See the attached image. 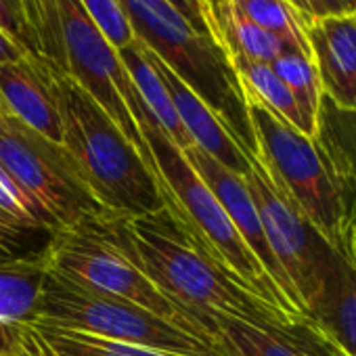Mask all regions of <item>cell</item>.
<instances>
[{"instance_id":"cell-30","label":"cell","mask_w":356,"mask_h":356,"mask_svg":"<svg viewBox=\"0 0 356 356\" xmlns=\"http://www.w3.org/2000/svg\"><path fill=\"white\" fill-rule=\"evenodd\" d=\"M24 59H32V57L19 44H15L5 32H0V63H15Z\"/></svg>"},{"instance_id":"cell-24","label":"cell","mask_w":356,"mask_h":356,"mask_svg":"<svg viewBox=\"0 0 356 356\" xmlns=\"http://www.w3.org/2000/svg\"><path fill=\"white\" fill-rule=\"evenodd\" d=\"M57 231L30 229L0 212V260L42 256Z\"/></svg>"},{"instance_id":"cell-22","label":"cell","mask_w":356,"mask_h":356,"mask_svg":"<svg viewBox=\"0 0 356 356\" xmlns=\"http://www.w3.org/2000/svg\"><path fill=\"white\" fill-rule=\"evenodd\" d=\"M233 3L264 32L310 57V47L306 38L308 26L287 0H233Z\"/></svg>"},{"instance_id":"cell-35","label":"cell","mask_w":356,"mask_h":356,"mask_svg":"<svg viewBox=\"0 0 356 356\" xmlns=\"http://www.w3.org/2000/svg\"><path fill=\"white\" fill-rule=\"evenodd\" d=\"M5 111V107H3V103H0V113H3Z\"/></svg>"},{"instance_id":"cell-16","label":"cell","mask_w":356,"mask_h":356,"mask_svg":"<svg viewBox=\"0 0 356 356\" xmlns=\"http://www.w3.org/2000/svg\"><path fill=\"white\" fill-rule=\"evenodd\" d=\"M312 140L335 183L354 204L352 191H356V109L337 107L323 97Z\"/></svg>"},{"instance_id":"cell-29","label":"cell","mask_w":356,"mask_h":356,"mask_svg":"<svg viewBox=\"0 0 356 356\" xmlns=\"http://www.w3.org/2000/svg\"><path fill=\"white\" fill-rule=\"evenodd\" d=\"M287 3L304 19L306 26H312L314 22H318L323 17H329L327 15V7H325V0H287Z\"/></svg>"},{"instance_id":"cell-20","label":"cell","mask_w":356,"mask_h":356,"mask_svg":"<svg viewBox=\"0 0 356 356\" xmlns=\"http://www.w3.org/2000/svg\"><path fill=\"white\" fill-rule=\"evenodd\" d=\"M270 67L275 70V74L285 82V86L293 95V99L300 107V113L308 126V132L312 136L314 126H316L318 105L323 99V86H321V78H318L312 57H308L300 51H287V53L279 55L270 63Z\"/></svg>"},{"instance_id":"cell-1","label":"cell","mask_w":356,"mask_h":356,"mask_svg":"<svg viewBox=\"0 0 356 356\" xmlns=\"http://www.w3.org/2000/svg\"><path fill=\"white\" fill-rule=\"evenodd\" d=\"M140 268L178 304L202 316H227L291 337L325 356H346L308 318H296L254 296L202 256L163 210L145 218L107 220Z\"/></svg>"},{"instance_id":"cell-28","label":"cell","mask_w":356,"mask_h":356,"mask_svg":"<svg viewBox=\"0 0 356 356\" xmlns=\"http://www.w3.org/2000/svg\"><path fill=\"white\" fill-rule=\"evenodd\" d=\"M165 3L181 13L197 32L210 34L208 24L204 19V13H202V0H165Z\"/></svg>"},{"instance_id":"cell-18","label":"cell","mask_w":356,"mask_h":356,"mask_svg":"<svg viewBox=\"0 0 356 356\" xmlns=\"http://www.w3.org/2000/svg\"><path fill=\"white\" fill-rule=\"evenodd\" d=\"M49 270L47 252L34 258L0 260V323H32Z\"/></svg>"},{"instance_id":"cell-4","label":"cell","mask_w":356,"mask_h":356,"mask_svg":"<svg viewBox=\"0 0 356 356\" xmlns=\"http://www.w3.org/2000/svg\"><path fill=\"white\" fill-rule=\"evenodd\" d=\"M118 3L130 22L134 38L218 115L248 157H256L258 149L245 95L216 38L197 32L165 0Z\"/></svg>"},{"instance_id":"cell-33","label":"cell","mask_w":356,"mask_h":356,"mask_svg":"<svg viewBox=\"0 0 356 356\" xmlns=\"http://www.w3.org/2000/svg\"><path fill=\"white\" fill-rule=\"evenodd\" d=\"M350 250H352V256L356 260V222L352 225V231H350Z\"/></svg>"},{"instance_id":"cell-13","label":"cell","mask_w":356,"mask_h":356,"mask_svg":"<svg viewBox=\"0 0 356 356\" xmlns=\"http://www.w3.org/2000/svg\"><path fill=\"white\" fill-rule=\"evenodd\" d=\"M145 51H147L149 61L157 70V74H159L172 103H174V109H176L178 118H181L187 134L191 136L193 145L197 149H202L204 153H208L218 163H222L225 168H229L231 172L245 178L248 172L252 170V157H248V153L239 147V143L233 138L229 128L218 120V115L189 86H185L181 80H178L149 49H145Z\"/></svg>"},{"instance_id":"cell-27","label":"cell","mask_w":356,"mask_h":356,"mask_svg":"<svg viewBox=\"0 0 356 356\" xmlns=\"http://www.w3.org/2000/svg\"><path fill=\"white\" fill-rule=\"evenodd\" d=\"M0 32H5L30 55V36L22 13V0H0Z\"/></svg>"},{"instance_id":"cell-36","label":"cell","mask_w":356,"mask_h":356,"mask_svg":"<svg viewBox=\"0 0 356 356\" xmlns=\"http://www.w3.org/2000/svg\"><path fill=\"white\" fill-rule=\"evenodd\" d=\"M354 17H356V13H354Z\"/></svg>"},{"instance_id":"cell-3","label":"cell","mask_w":356,"mask_h":356,"mask_svg":"<svg viewBox=\"0 0 356 356\" xmlns=\"http://www.w3.org/2000/svg\"><path fill=\"white\" fill-rule=\"evenodd\" d=\"M63 124V147L92 197L118 218L165 210L157 176L109 113L70 76L49 70Z\"/></svg>"},{"instance_id":"cell-8","label":"cell","mask_w":356,"mask_h":356,"mask_svg":"<svg viewBox=\"0 0 356 356\" xmlns=\"http://www.w3.org/2000/svg\"><path fill=\"white\" fill-rule=\"evenodd\" d=\"M0 165L55 216L61 229L111 218L88 191L67 149L7 111L0 113Z\"/></svg>"},{"instance_id":"cell-19","label":"cell","mask_w":356,"mask_h":356,"mask_svg":"<svg viewBox=\"0 0 356 356\" xmlns=\"http://www.w3.org/2000/svg\"><path fill=\"white\" fill-rule=\"evenodd\" d=\"M229 61L241 82L245 97H252L254 101L264 105L268 111H273L277 118H281L283 122H287L302 134L310 136L308 126L300 113V107L293 95L289 92L285 82L275 74L270 63L252 61L243 55H229Z\"/></svg>"},{"instance_id":"cell-14","label":"cell","mask_w":356,"mask_h":356,"mask_svg":"<svg viewBox=\"0 0 356 356\" xmlns=\"http://www.w3.org/2000/svg\"><path fill=\"white\" fill-rule=\"evenodd\" d=\"M0 103L5 111L63 145V124L59 103L42 63L24 59L15 63H0Z\"/></svg>"},{"instance_id":"cell-10","label":"cell","mask_w":356,"mask_h":356,"mask_svg":"<svg viewBox=\"0 0 356 356\" xmlns=\"http://www.w3.org/2000/svg\"><path fill=\"white\" fill-rule=\"evenodd\" d=\"M245 183L258 208L270 252L287 277L302 314L310 318L339 252L298 212L258 157H252V170L245 176Z\"/></svg>"},{"instance_id":"cell-11","label":"cell","mask_w":356,"mask_h":356,"mask_svg":"<svg viewBox=\"0 0 356 356\" xmlns=\"http://www.w3.org/2000/svg\"><path fill=\"white\" fill-rule=\"evenodd\" d=\"M185 157L195 168V172L202 176V181L212 189V193L216 195V200L220 202V206L229 214L231 222L239 231L241 239L248 243V248L254 252V256L260 260V264L266 268V273L273 277V281L281 287V291L287 296V300L302 314L300 304L296 300V293H293L287 277L283 275L279 262L275 260V256L270 252V245L266 241L258 208L254 204V197L250 193V187L245 183V178L235 174V172H231L229 168H225L222 163L212 159L208 153H204L195 145L185 151Z\"/></svg>"},{"instance_id":"cell-21","label":"cell","mask_w":356,"mask_h":356,"mask_svg":"<svg viewBox=\"0 0 356 356\" xmlns=\"http://www.w3.org/2000/svg\"><path fill=\"white\" fill-rule=\"evenodd\" d=\"M34 325L59 356H189V354L153 350V348H143L122 341H109L88 333H78L53 325H42V323H34Z\"/></svg>"},{"instance_id":"cell-7","label":"cell","mask_w":356,"mask_h":356,"mask_svg":"<svg viewBox=\"0 0 356 356\" xmlns=\"http://www.w3.org/2000/svg\"><path fill=\"white\" fill-rule=\"evenodd\" d=\"M32 323L189 356H227L220 343L200 337L132 302L88 289L51 266L44 275Z\"/></svg>"},{"instance_id":"cell-2","label":"cell","mask_w":356,"mask_h":356,"mask_svg":"<svg viewBox=\"0 0 356 356\" xmlns=\"http://www.w3.org/2000/svg\"><path fill=\"white\" fill-rule=\"evenodd\" d=\"M138 128L155 161V176L165 202V212L187 241L227 277L254 296L277 306L289 316L306 318L296 310V306L287 300L281 287L241 239L212 189L202 181L185 153L157 126L151 111Z\"/></svg>"},{"instance_id":"cell-34","label":"cell","mask_w":356,"mask_h":356,"mask_svg":"<svg viewBox=\"0 0 356 356\" xmlns=\"http://www.w3.org/2000/svg\"><path fill=\"white\" fill-rule=\"evenodd\" d=\"M343 9H346V15H354L356 13V0H343Z\"/></svg>"},{"instance_id":"cell-5","label":"cell","mask_w":356,"mask_h":356,"mask_svg":"<svg viewBox=\"0 0 356 356\" xmlns=\"http://www.w3.org/2000/svg\"><path fill=\"white\" fill-rule=\"evenodd\" d=\"M107 220H90L76 229L57 231L47 250L49 266L88 289L132 302L222 346L214 318L202 316L170 298L111 233Z\"/></svg>"},{"instance_id":"cell-26","label":"cell","mask_w":356,"mask_h":356,"mask_svg":"<svg viewBox=\"0 0 356 356\" xmlns=\"http://www.w3.org/2000/svg\"><path fill=\"white\" fill-rule=\"evenodd\" d=\"M11 356H59L34 323L9 325V348Z\"/></svg>"},{"instance_id":"cell-17","label":"cell","mask_w":356,"mask_h":356,"mask_svg":"<svg viewBox=\"0 0 356 356\" xmlns=\"http://www.w3.org/2000/svg\"><path fill=\"white\" fill-rule=\"evenodd\" d=\"M124 65H126V72L128 76L132 78L143 103L147 105V109L151 111V115L155 118L157 126L165 132V136L181 149L183 153L187 149L193 147V140L191 136L187 134L181 118H178L176 109H174V103L157 74V70L153 67V63L149 61L147 57V51L145 47L134 38V42H130L128 47L120 49L118 51Z\"/></svg>"},{"instance_id":"cell-6","label":"cell","mask_w":356,"mask_h":356,"mask_svg":"<svg viewBox=\"0 0 356 356\" xmlns=\"http://www.w3.org/2000/svg\"><path fill=\"white\" fill-rule=\"evenodd\" d=\"M258 159L298 212L337 252L350 245L356 208L331 176L314 140L245 97Z\"/></svg>"},{"instance_id":"cell-23","label":"cell","mask_w":356,"mask_h":356,"mask_svg":"<svg viewBox=\"0 0 356 356\" xmlns=\"http://www.w3.org/2000/svg\"><path fill=\"white\" fill-rule=\"evenodd\" d=\"M0 212L30 229L61 231L55 216L26 189H22L3 165H0Z\"/></svg>"},{"instance_id":"cell-25","label":"cell","mask_w":356,"mask_h":356,"mask_svg":"<svg viewBox=\"0 0 356 356\" xmlns=\"http://www.w3.org/2000/svg\"><path fill=\"white\" fill-rule=\"evenodd\" d=\"M80 3L113 49L120 51L134 42V32L118 0H80Z\"/></svg>"},{"instance_id":"cell-9","label":"cell","mask_w":356,"mask_h":356,"mask_svg":"<svg viewBox=\"0 0 356 356\" xmlns=\"http://www.w3.org/2000/svg\"><path fill=\"white\" fill-rule=\"evenodd\" d=\"M57 3L65 51V76L76 80L109 113L155 174L153 155L138 128L147 120L149 109L128 76L118 49L111 47L80 0Z\"/></svg>"},{"instance_id":"cell-32","label":"cell","mask_w":356,"mask_h":356,"mask_svg":"<svg viewBox=\"0 0 356 356\" xmlns=\"http://www.w3.org/2000/svg\"><path fill=\"white\" fill-rule=\"evenodd\" d=\"M9 348V325L0 323V356H3Z\"/></svg>"},{"instance_id":"cell-31","label":"cell","mask_w":356,"mask_h":356,"mask_svg":"<svg viewBox=\"0 0 356 356\" xmlns=\"http://www.w3.org/2000/svg\"><path fill=\"white\" fill-rule=\"evenodd\" d=\"M325 7H327V15H346L343 0H325Z\"/></svg>"},{"instance_id":"cell-15","label":"cell","mask_w":356,"mask_h":356,"mask_svg":"<svg viewBox=\"0 0 356 356\" xmlns=\"http://www.w3.org/2000/svg\"><path fill=\"white\" fill-rule=\"evenodd\" d=\"M310 321L346 356H356V260L350 245L339 252Z\"/></svg>"},{"instance_id":"cell-12","label":"cell","mask_w":356,"mask_h":356,"mask_svg":"<svg viewBox=\"0 0 356 356\" xmlns=\"http://www.w3.org/2000/svg\"><path fill=\"white\" fill-rule=\"evenodd\" d=\"M323 97L343 109H356V17L329 15L306 30Z\"/></svg>"}]
</instances>
